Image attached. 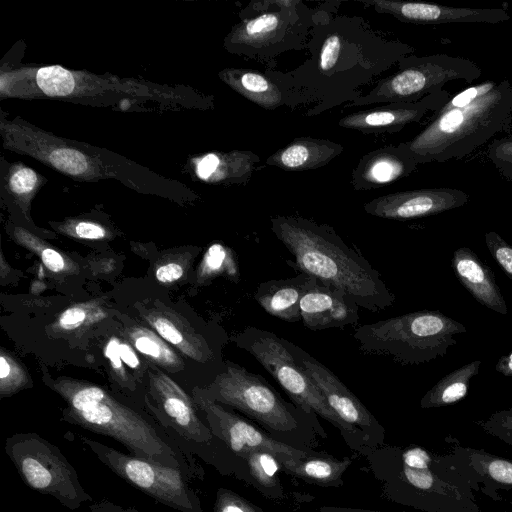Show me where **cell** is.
Wrapping results in <instances>:
<instances>
[{"instance_id":"6da1fadb","label":"cell","mask_w":512,"mask_h":512,"mask_svg":"<svg viewBox=\"0 0 512 512\" xmlns=\"http://www.w3.org/2000/svg\"><path fill=\"white\" fill-rule=\"evenodd\" d=\"M327 3L310 30L307 58L293 70L281 72L306 104H314L306 117L352 103L363 95L365 86L415 51L400 40L384 38L361 16L337 14L336 2L330 7Z\"/></svg>"},{"instance_id":"7a4b0ae2","label":"cell","mask_w":512,"mask_h":512,"mask_svg":"<svg viewBox=\"0 0 512 512\" xmlns=\"http://www.w3.org/2000/svg\"><path fill=\"white\" fill-rule=\"evenodd\" d=\"M49 379V386L66 403L65 421L113 438L132 455L180 469L191 481L203 478L204 470L191 452L181 447L160 424L118 400L105 388L65 376Z\"/></svg>"},{"instance_id":"3957f363","label":"cell","mask_w":512,"mask_h":512,"mask_svg":"<svg viewBox=\"0 0 512 512\" xmlns=\"http://www.w3.org/2000/svg\"><path fill=\"white\" fill-rule=\"evenodd\" d=\"M270 222L274 235L293 255L294 261L287 263L295 270L338 288L368 311L394 304L395 295L380 273L333 227L301 216H276Z\"/></svg>"},{"instance_id":"277c9868","label":"cell","mask_w":512,"mask_h":512,"mask_svg":"<svg viewBox=\"0 0 512 512\" xmlns=\"http://www.w3.org/2000/svg\"><path fill=\"white\" fill-rule=\"evenodd\" d=\"M512 115V83L487 80L452 96L405 142L418 164L461 159L504 130Z\"/></svg>"},{"instance_id":"5b68a950","label":"cell","mask_w":512,"mask_h":512,"mask_svg":"<svg viewBox=\"0 0 512 512\" xmlns=\"http://www.w3.org/2000/svg\"><path fill=\"white\" fill-rule=\"evenodd\" d=\"M203 388L211 399L244 414L279 441L326 437L317 416L286 401L263 376L230 360Z\"/></svg>"},{"instance_id":"8992f818","label":"cell","mask_w":512,"mask_h":512,"mask_svg":"<svg viewBox=\"0 0 512 512\" xmlns=\"http://www.w3.org/2000/svg\"><path fill=\"white\" fill-rule=\"evenodd\" d=\"M465 326L436 310H421L359 325L353 337L365 354L400 365H420L446 355Z\"/></svg>"},{"instance_id":"52a82bcc","label":"cell","mask_w":512,"mask_h":512,"mask_svg":"<svg viewBox=\"0 0 512 512\" xmlns=\"http://www.w3.org/2000/svg\"><path fill=\"white\" fill-rule=\"evenodd\" d=\"M320 7L301 0L253 1L242 11L224 47L233 54L269 62L282 53L306 47Z\"/></svg>"},{"instance_id":"ba28073f","label":"cell","mask_w":512,"mask_h":512,"mask_svg":"<svg viewBox=\"0 0 512 512\" xmlns=\"http://www.w3.org/2000/svg\"><path fill=\"white\" fill-rule=\"evenodd\" d=\"M289 342L271 331L253 326L246 327L235 338L236 345L265 368L295 405L328 421L340 431L351 449L368 455L373 449L366 437L333 411L321 390L293 357Z\"/></svg>"},{"instance_id":"9c48e42d","label":"cell","mask_w":512,"mask_h":512,"mask_svg":"<svg viewBox=\"0 0 512 512\" xmlns=\"http://www.w3.org/2000/svg\"><path fill=\"white\" fill-rule=\"evenodd\" d=\"M397 70L381 78L366 94L345 107L382 103H413L443 90L451 81L472 83L482 71L473 61L447 54L408 55Z\"/></svg>"},{"instance_id":"30bf717a","label":"cell","mask_w":512,"mask_h":512,"mask_svg":"<svg viewBox=\"0 0 512 512\" xmlns=\"http://www.w3.org/2000/svg\"><path fill=\"white\" fill-rule=\"evenodd\" d=\"M5 452L32 490L52 496L70 510L92 501L73 465L57 446L38 434L16 433L8 437Z\"/></svg>"},{"instance_id":"8fae6325","label":"cell","mask_w":512,"mask_h":512,"mask_svg":"<svg viewBox=\"0 0 512 512\" xmlns=\"http://www.w3.org/2000/svg\"><path fill=\"white\" fill-rule=\"evenodd\" d=\"M80 439L116 475L158 502L180 512H203L200 498L182 470L125 454L85 436Z\"/></svg>"},{"instance_id":"7c38bea8","label":"cell","mask_w":512,"mask_h":512,"mask_svg":"<svg viewBox=\"0 0 512 512\" xmlns=\"http://www.w3.org/2000/svg\"><path fill=\"white\" fill-rule=\"evenodd\" d=\"M4 146L18 153L33 156L61 173L79 180H98L119 176L112 164L94 151H84L80 144L69 143L26 123L2 121Z\"/></svg>"},{"instance_id":"4fadbf2b","label":"cell","mask_w":512,"mask_h":512,"mask_svg":"<svg viewBox=\"0 0 512 512\" xmlns=\"http://www.w3.org/2000/svg\"><path fill=\"white\" fill-rule=\"evenodd\" d=\"M151 410L161 426L185 450L198 454L211 465L216 438L199 416L193 397L156 367L149 368Z\"/></svg>"},{"instance_id":"5bb4252c","label":"cell","mask_w":512,"mask_h":512,"mask_svg":"<svg viewBox=\"0 0 512 512\" xmlns=\"http://www.w3.org/2000/svg\"><path fill=\"white\" fill-rule=\"evenodd\" d=\"M192 397L213 436L236 458L241 459L254 450L270 451L279 457V461L302 458L314 452L277 440L234 409L211 399L204 388H194Z\"/></svg>"},{"instance_id":"9a60e30c","label":"cell","mask_w":512,"mask_h":512,"mask_svg":"<svg viewBox=\"0 0 512 512\" xmlns=\"http://www.w3.org/2000/svg\"><path fill=\"white\" fill-rule=\"evenodd\" d=\"M295 360L308 373L333 411L350 427L360 431L372 449L383 445L385 430L358 397L324 364L289 342Z\"/></svg>"},{"instance_id":"2e32d148","label":"cell","mask_w":512,"mask_h":512,"mask_svg":"<svg viewBox=\"0 0 512 512\" xmlns=\"http://www.w3.org/2000/svg\"><path fill=\"white\" fill-rule=\"evenodd\" d=\"M141 317L167 343L202 365H215L223 370L225 361L219 354L220 344L197 331L181 314L161 302L139 308Z\"/></svg>"},{"instance_id":"e0dca14e","label":"cell","mask_w":512,"mask_h":512,"mask_svg":"<svg viewBox=\"0 0 512 512\" xmlns=\"http://www.w3.org/2000/svg\"><path fill=\"white\" fill-rule=\"evenodd\" d=\"M469 195L455 188H423L389 193L364 205L374 217L409 220L443 213L465 205Z\"/></svg>"},{"instance_id":"ac0fdd59","label":"cell","mask_w":512,"mask_h":512,"mask_svg":"<svg viewBox=\"0 0 512 512\" xmlns=\"http://www.w3.org/2000/svg\"><path fill=\"white\" fill-rule=\"evenodd\" d=\"M361 3L378 13L412 24L487 23L498 24L511 16L502 8L452 7L433 3L393 0H367Z\"/></svg>"},{"instance_id":"d6986e66","label":"cell","mask_w":512,"mask_h":512,"mask_svg":"<svg viewBox=\"0 0 512 512\" xmlns=\"http://www.w3.org/2000/svg\"><path fill=\"white\" fill-rule=\"evenodd\" d=\"M448 98V92L441 90L413 103H388L347 114L338 125L363 134L394 133L421 121L428 112H436Z\"/></svg>"},{"instance_id":"ffe728a7","label":"cell","mask_w":512,"mask_h":512,"mask_svg":"<svg viewBox=\"0 0 512 512\" xmlns=\"http://www.w3.org/2000/svg\"><path fill=\"white\" fill-rule=\"evenodd\" d=\"M219 77L235 92L265 110L271 111L282 106L294 109L306 104L285 83L281 71L226 68L219 72Z\"/></svg>"},{"instance_id":"44dd1931","label":"cell","mask_w":512,"mask_h":512,"mask_svg":"<svg viewBox=\"0 0 512 512\" xmlns=\"http://www.w3.org/2000/svg\"><path fill=\"white\" fill-rule=\"evenodd\" d=\"M359 308L344 292L317 280L300 301L301 321L314 331L344 328L358 323Z\"/></svg>"},{"instance_id":"7402d4cb","label":"cell","mask_w":512,"mask_h":512,"mask_svg":"<svg viewBox=\"0 0 512 512\" xmlns=\"http://www.w3.org/2000/svg\"><path fill=\"white\" fill-rule=\"evenodd\" d=\"M417 165L405 142L378 148L362 156L351 184L358 191L381 188L409 176Z\"/></svg>"},{"instance_id":"603a6c76","label":"cell","mask_w":512,"mask_h":512,"mask_svg":"<svg viewBox=\"0 0 512 512\" xmlns=\"http://www.w3.org/2000/svg\"><path fill=\"white\" fill-rule=\"evenodd\" d=\"M451 266L458 281L478 303L501 315L508 313L492 269L473 250L467 247L456 249Z\"/></svg>"},{"instance_id":"cb8c5ba5","label":"cell","mask_w":512,"mask_h":512,"mask_svg":"<svg viewBox=\"0 0 512 512\" xmlns=\"http://www.w3.org/2000/svg\"><path fill=\"white\" fill-rule=\"evenodd\" d=\"M318 279L299 273L286 279L269 280L257 285L256 302L270 315L287 322L301 320L300 301Z\"/></svg>"},{"instance_id":"d4e9b609","label":"cell","mask_w":512,"mask_h":512,"mask_svg":"<svg viewBox=\"0 0 512 512\" xmlns=\"http://www.w3.org/2000/svg\"><path fill=\"white\" fill-rule=\"evenodd\" d=\"M339 143L313 137H297L266 159V164L285 171L324 167L343 152Z\"/></svg>"},{"instance_id":"484cf974","label":"cell","mask_w":512,"mask_h":512,"mask_svg":"<svg viewBox=\"0 0 512 512\" xmlns=\"http://www.w3.org/2000/svg\"><path fill=\"white\" fill-rule=\"evenodd\" d=\"M260 161L252 151L210 152L196 163L197 176L212 184H246Z\"/></svg>"},{"instance_id":"4316f807","label":"cell","mask_w":512,"mask_h":512,"mask_svg":"<svg viewBox=\"0 0 512 512\" xmlns=\"http://www.w3.org/2000/svg\"><path fill=\"white\" fill-rule=\"evenodd\" d=\"M282 470L307 483L321 487H341L343 475L352 464L350 458L336 459L320 452L302 458H284Z\"/></svg>"},{"instance_id":"83f0119b","label":"cell","mask_w":512,"mask_h":512,"mask_svg":"<svg viewBox=\"0 0 512 512\" xmlns=\"http://www.w3.org/2000/svg\"><path fill=\"white\" fill-rule=\"evenodd\" d=\"M481 364L480 360H475L444 376L424 394L420 400V407L439 408L465 398L470 382L479 373Z\"/></svg>"},{"instance_id":"f1b7e54d","label":"cell","mask_w":512,"mask_h":512,"mask_svg":"<svg viewBox=\"0 0 512 512\" xmlns=\"http://www.w3.org/2000/svg\"><path fill=\"white\" fill-rule=\"evenodd\" d=\"M248 477L253 485L265 497L279 500L284 497L279 471L282 465L279 457L267 450H254L241 457Z\"/></svg>"},{"instance_id":"f546056e","label":"cell","mask_w":512,"mask_h":512,"mask_svg":"<svg viewBox=\"0 0 512 512\" xmlns=\"http://www.w3.org/2000/svg\"><path fill=\"white\" fill-rule=\"evenodd\" d=\"M126 335L134 349L154 364L170 371L183 369L182 359L155 331L141 325H132L128 327Z\"/></svg>"},{"instance_id":"4dcf8cb0","label":"cell","mask_w":512,"mask_h":512,"mask_svg":"<svg viewBox=\"0 0 512 512\" xmlns=\"http://www.w3.org/2000/svg\"><path fill=\"white\" fill-rule=\"evenodd\" d=\"M468 466L481 477L512 488V461L492 455L484 450L460 449Z\"/></svg>"},{"instance_id":"1f68e13d","label":"cell","mask_w":512,"mask_h":512,"mask_svg":"<svg viewBox=\"0 0 512 512\" xmlns=\"http://www.w3.org/2000/svg\"><path fill=\"white\" fill-rule=\"evenodd\" d=\"M15 239L24 247L39 256L45 268L52 273H71L75 268L73 262L68 261L60 252L21 228H14Z\"/></svg>"},{"instance_id":"d6a6232c","label":"cell","mask_w":512,"mask_h":512,"mask_svg":"<svg viewBox=\"0 0 512 512\" xmlns=\"http://www.w3.org/2000/svg\"><path fill=\"white\" fill-rule=\"evenodd\" d=\"M199 268L198 276L203 281L221 274H225L234 282L238 281V267L234 254L222 244L215 243L208 248Z\"/></svg>"},{"instance_id":"836d02e7","label":"cell","mask_w":512,"mask_h":512,"mask_svg":"<svg viewBox=\"0 0 512 512\" xmlns=\"http://www.w3.org/2000/svg\"><path fill=\"white\" fill-rule=\"evenodd\" d=\"M40 176L26 165L13 164L9 169L8 191L19 204L29 206L33 194L40 187Z\"/></svg>"},{"instance_id":"e575fe53","label":"cell","mask_w":512,"mask_h":512,"mask_svg":"<svg viewBox=\"0 0 512 512\" xmlns=\"http://www.w3.org/2000/svg\"><path fill=\"white\" fill-rule=\"evenodd\" d=\"M29 381L24 367L4 348L0 353V395L11 396L23 389Z\"/></svg>"},{"instance_id":"d590c367","label":"cell","mask_w":512,"mask_h":512,"mask_svg":"<svg viewBox=\"0 0 512 512\" xmlns=\"http://www.w3.org/2000/svg\"><path fill=\"white\" fill-rule=\"evenodd\" d=\"M103 313L96 314L90 304H77L64 310L57 319V327L64 331H73L90 321H96Z\"/></svg>"},{"instance_id":"8d00e7d4","label":"cell","mask_w":512,"mask_h":512,"mask_svg":"<svg viewBox=\"0 0 512 512\" xmlns=\"http://www.w3.org/2000/svg\"><path fill=\"white\" fill-rule=\"evenodd\" d=\"M487 434L512 445V408L492 413L487 419L476 422Z\"/></svg>"},{"instance_id":"74e56055","label":"cell","mask_w":512,"mask_h":512,"mask_svg":"<svg viewBox=\"0 0 512 512\" xmlns=\"http://www.w3.org/2000/svg\"><path fill=\"white\" fill-rule=\"evenodd\" d=\"M487 156L506 178L512 177V134L494 139L488 146Z\"/></svg>"},{"instance_id":"f35d334b","label":"cell","mask_w":512,"mask_h":512,"mask_svg":"<svg viewBox=\"0 0 512 512\" xmlns=\"http://www.w3.org/2000/svg\"><path fill=\"white\" fill-rule=\"evenodd\" d=\"M58 229L70 237L85 240H102L109 235L103 225L91 220H69Z\"/></svg>"},{"instance_id":"ab89813d","label":"cell","mask_w":512,"mask_h":512,"mask_svg":"<svg viewBox=\"0 0 512 512\" xmlns=\"http://www.w3.org/2000/svg\"><path fill=\"white\" fill-rule=\"evenodd\" d=\"M213 512H264L241 495L227 488H219L216 493Z\"/></svg>"},{"instance_id":"60d3db41","label":"cell","mask_w":512,"mask_h":512,"mask_svg":"<svg viewBox=\"0 0 512 512\" xmlns=\"http://www.w3.org/2000/svg\"><path fill=\"white\" fill-rule=\"evenodd\" d=\"M485 244L501 270L512 280V245L494 231L485 234Z\"/></svg>"},{"instance_id":"b9f144b4","label":"cell","mask_w":512,"mask_h":512,"mask_svg":"<svg viewBox=\"0 0 512 512\" xmlns=\"http://www.w3.org/2000/svg\"><path fill=\"white\" fill-rule=\"evenodd\" d=\"M184 266L175 261L165 262L159 265L155 271L156 279L163 284H170L183 277Z\"/></svg>"},{"instance_id":"7bdbcfd3","label":"cell","mask_w":512,"mask_h":512,"mask_svg":"<svg viewBox=\"0 0 512 512\" xmlns=\"http://www.w3.org/2000/svg\"><path fill=\"white\" fill-rule=\"evenodd\" d=\"M120 340L116 337H112L104 348L105 357L109 360L113 371L120 377L125 376V370L123 368V361L119 350Z\"/></svg>"},{"instance_id":"ee69618b","label":"cell","mask_w":512,"mask_h":512,"mask_svg":"<svg viewBox=\"0 0 512 512\" xmlns=\"http://www.w3.org/2000/svg\"><path fill=\"white\" fill-rule=\"evenodd\" d=\"M119 350L122 361L128 367L132 369H138L140 367V360L130 342L120 340Z\"/></svg>"},{"instance_id":"f6af8a7d","label":"cell","mask_w":512,"mask_h":512,"mask_svg":"<svg viewBox=\"0 0 512 512\" xmlns=\"http://www.w3.org/2000/svg\"><path fill=\"white\" fill-rule=\"evenodd\" d=\"M91 512H139L134 508H124L108 500H101L89 505Z\"/></svg>"},{"instance_id":"bcb514c9","label":"cell","mask_w":512,"mask_h":512,"mask_svg":"<svg viewBox=\"0 0 512 512\" xmlns=\"http://www.w3.org/2000/svg\"><path fill=\"white\" fill-rule=\"evenodd\" d=\"M495 369L504 376H512V352L503 355L496 363Z\"/></svg>"},{"instance_id":"7dc6e473","label":"cell","mask_w":512,"mask_h":512,"mask_svg":"<svg viewBox=\"0 0 512 512\" xmlns=\"http://www.w3.org/2000/svg\"><path fill=\"white\" fill-rule=\"evenodd\" d=\"M320 512H390V511H378V510H368V509H360V508H351V507H340V506H321L319 507Z\"/></svg>"},{"instance_id":"c3c4849f","label":"cell","mask_w":512,"mask_h":512,"mask_svg":"<svg viewBox=\"0 0 512 512\" xmlns=\"http://www.w3.org/2000/svg\"><path fill=\"white\" fill-rule=\"evenodd\" d=\"M509 181L512 183V177L509 179Z\"/></svg>"}]
</instances>
